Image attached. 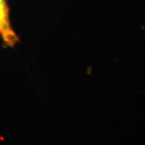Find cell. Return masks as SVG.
<instances>
[{
	"mask_svg": "<svg viewBox=\"0 0 145 145\" xmlns=\"http://www.w3.org/2000/svg\"><path fill=\"white\" fill-rule=\"evenodd\" d=\"M0 38L6 47L13 48L20 39L11 25L7 0H0Z\"/></svg>",
	"mask_w": 145,
	"mask_h": 145,
	"instance_id": "cell-1",
	"label": "cell"
}]
</instances>
